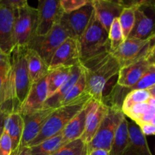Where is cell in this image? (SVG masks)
Listing matches in <instances>:
<instances>
[{"label":"cell","instance_id":"1","mask_svg":"<svg viewBox=\"0 0 155 155\" xmlns=\"http://www.w3.org/2000/svg\"><path fill=\"white\" fill-rule=\"evenodd\" d=\"M27 47L16 46L8 55L10 62L5 102L2 107L9 113L18 112L32 86L27 68Z\"/></svg>","mask_w":155,"mask_h":155},{"label":"cell","instance_id":"2","mask_svg":"<svg viewBox=\"0 0 155 155\" xmlns=\"http://www.w3.org/2000/svg\"><path fill=\"white\" fill-rule=\"evenodd\" d=\"M81 68L86 79L85 92L92 99L102 102L106 86L117 77L120 69L119 62L110 51H105L82 62Z\"/></svg>","mask_w":155,"mask_h":155},{"label":"cell","instance_id":"3","mask_svg":"<svg viewBox=\"0 0 155 155\" xmlns=\"http://www.w3.org/2000/svg\"><path fill=\"white\" fill-rule=\"evenodd\" d=\"M91 99H92V96L85 92L72 102L55 108L44 124L39 135L29 144L27 147L30 148L34 146L42 141L61 133L67 124Z\"/></svg>","mask_w":155,"mask_h":155},{"label":"cell","instance_id":"4","mask_svg":"<svg viewBox=\"0 0 155 155\" xmlns=\"http://www.w3.org/2000/svg\"><path fill=\"white\" fill-rule=\"evenodd\" d=\"M81 63L105 51H110L108 31L103 27L93 11L87 27L80 39Z\"/></svg>","mask_w":155,"mask_h":155},{"label":"cell","instance_id":"5","mask_svg":"<svg viewBox=\"0 0 155 155\" xmlns=\"http://www.w3.org/2000/svg\"><path fill=\"white\" fill-rule=\"evenodd\" d=\"M125 117L121 108L108 106V110L103 118L98 131L88 144V154L95 149H104L110 151L114 137L117 127Z\"/></svg>","mask_w":155,"mask_h":155},{"label":"cell","instance_id":"6","mask_svg":"<svg viewBox=\"0 0 155 155\" xmlns=\"http://www.w3.org/2000/svg\"><path fill=\"white\" fill-rule=\"evenodd\" d=\"M37 9L29 5L28 2L17 9L15 25V46L30 48L36 37Z\"/></svg>","mask_w":155,"mask_h":155},{"label":"cell","instance_id":"7","mask_svg":"<svg viewBox=\"0 0 155 155\" xmlns=\"http://www.w3.org/2000/svg\"><path fill=\"white\" fill-rule=\"evenodd\" d=\"M155 45V36L148 39L128 38L113 52H110L119 62L120 68L149 56Z\"/></svg>","mask_w":155,"mask_h":155},{"label":"cell","instance_id":"8","mask_svg":"<svg viewBox=\"0 0 155 155\" xmlns=\"http://www.w3.org/2000/svg\"><path fill=\"white\" fill-rule=\"evenodd\" d=\"M155 36V1H138L135 24L128 38L148 39Z\"/></svg>","mask_w":155,"mask_h":155},{"label":"cell","instance_id":"9","mask_svg":"<svg viewBox=\"0 0 155 155\" xmlns=\"http://www.w3.org/2000/svg\"><path fill=\"white\" fill-rule=\"evenodd\" d=\"M36 9L38 21L36 36L42 37L46 36L55 24L60 23L64 12L60 1L58 0H39Z\"/></svg>","mask_w":155,"mask_h":155},{"label":"cell","instance_id":"10","mask_svg":"<svg viewBox=\"0 0 155 155\" xmlns=\"http://www.w3.org/2000/svg\"><path fill=\"white\" fill-rule=\"evenodd\" d=\"M68 37L70 36L67 30L58 23L54 26L46 36L42 37L36 36L30 48L36 50L43 60L49 64L56 50Z\"/></svg>","mask_w":155,"mask_h":155},{"label":"cell","instance_id":"11","mask_svg":"<svg viewBox=\"0 0 155 155\" xmlns=\"http://www.w3.org/2000/svg\"><path fill=\"white\" fill-rule=\"evenodd\" d=\"M17 10L0 1V49L8 56L15 47V25Z\"/></svg>","mask_w":155,"mask_h":155},{"label":"cell","instance_id":"12","mask_svg":"<svg viewBox=\"0 0 155 155\" xmlns=\"http://www.w3.org/2000/svg\"><path fill=\"white\" fill-rule=\"evenodd\" d=\"M93 11L92 1H89L87 4L75 12L69 14L64 13L60 24L67 30L70 37L80 40L89 24Z\"/></svg>","mask_w":155,"mask_h":155},{"label":"cell","instance_id":"13","mask_svg":"<svg viewBox=\"0 0 155 155\" xmlns=\"http://www.w3.org/2000/svg\"><path fill=\"white\" fill-rule=\"evenodd\" d=\"M80 40L68 37L54 52L48 67L49 70L59 66L73 67L81 64Z\"/></svg>","mask_w":155,"mask_h":155},{"label":"cell","instance_id":"14","mask_svg":"<svg viewBox=\"0 0 155 155\" xmlns=\"http://www.w3.org/2000/svg\"><path fill=\"white\" fill-rule=\"evenodd\" d=\"M54 110L55 108L44 107V108L34 112V113L30 114H21L24 120V127L21 147L19 149H21L23 147L28 146L29 144L39 135L44 124H45L48 118Z\"/></svg>","mask_w":155,"mask_h":155},{"label":"cell","instance_id":"15","mask_svg":"<svg viewBox=\"0 0 155 155\" xmlns=\"http://www.w3.org/2000/svg\"><path fill=\"white\" fill-rule=\"evenodd\" d=\"M48 98L47 77L32 85L31 89L18 110L21 115L30 114L45 107Z\"/></svg>","mask_w":155,"mask_h":155},{"label":"cell","instance_id":"16","mask_svg":"<svg viewBox=\"0 0 155 155\" xmlns=\"http://www.w3.org/2000/svg\"><path fill=\"white\" fill-rule=\"evenodd\" d=\"M92 4L98 21L107 31L114 20L119 18L125 8L124 2L120 0H93Z\"/></svg>","mask_w":155,"mask_h":155},{"label":"cell","instance_id":"17","mask_svg":"<svg viewBox=\"0 0 155 155\" xmlns=\"http://www.w3.org/2000/svg\"><path fill=\"white\" fill-rule=\"evenodd\" d=\"M148 57L149 56L120 68L117 75V84L127 89L134 86L151 65L148 61Z\"/></svg>","mask_w":155,"mask_h":155},{"label":"cell","instance_id":"18","mask_svg":"<svg viewBox=\"0 0 155 155\" xmlns=\"http://www.w3.org/2000/svg\"><path fill=\"white\" fill-rule=\"evenodd\" d=\"M108 110V106L95 99L91 100V107L87 116L86 130L81 139L89 144L99 128L103 118Z\"/></svg>","mask_w":155,"mask_h":155},{"label":"cell","instance_id":"19","mask_svg":"<svg viewBox=\"0 0 155 155\" xmlns=\"http://www.w3.org/2000/svg\"><path fill=\"white\" fill-rule=\"evenodd\" d=\"M92 100V99H91ZM91 100L71 119L61 132L64 144L80 139L86 130L87 116L91 107Z\"/></svg>","mask_w":155,"mask_h":155},{"label":"cell","instance_id":"20","mask_svg":"<svg viewBox=\"0 0 155 155\" xmlns=\"http://www.w3.org/2000/svg\"><path fill=\"white\" fill-rule=\"evenodd\" d=\"M130 142L124 155H153L148 146L146 136L133 121L128 123Z\"/></svg>","mask_w":155,"mask_h":155},{"label":"cell","instance_id":"21","mask_svg":"<svg viewBox=\"0 0 155 155\" xmlns=\"http://www.w3.org/2000/svg\"><path fill=\"white\" fill-rule=\"evenodd\" d=\"M24 127V120L21 114L18 112L7 114L4 122V131L12 139V153L18 151L21 147Z\"/></svg>","mask_w":155,"mask_h":155},{"label":"cell","instance_id":"22","mask_svg":"<svg viewBox=\"0 0 155 155\" xmlns=\"http://www.w3.org/2000/svg\"><path fill=\"white\" fill-rule=\"evenodd\" d=\"M26 58L32 85L47 77L49 67L36 50L31 48H27Z\"/></svg>","mask_w":155,"mask_h":155},{"label":"cell","instance_id":"23","mask_svg":"<svg viewBox=\"0 0 155 155\" xmlns=\"http://www.w3.org/2000/svg\"><path fill=\"white\" fill-rule=\"evenodd\" d=\"M81 64L73 66L71 73L64 83L59 88L58 90L54 95H51L50 98H47L45 103V107H51V108L58 107L67 94L70 92V90L72 89L73 86L76 84L77 80H79L80 75H81Z\"/></svg>","mask_w":155,"mask_h":155},{"label":"cell","instance_id":"24","mask_svg":"<svg viewBox=\"0 0 155 155\" xmlns=\"http://www.w3.org/2000/svg\"><path fill=\"white\" fill-rule=\"evenodd\" d=\"M128 123L129 121L125 116L118 126L112 142L110 155H124L130 142Z\"/></svg>","mask_w":155,"mask_h":155},{"label":"cell","instance_id":"25","mask_svg":"<svg viewBox=\"0 0 155 155\" xmlns=\"http://www.w3.org/2000/svg\"><path fill=\"white\" fill-rule=\"evenodd\" d=\"M72 67L59 66L49 70L47 75L48 98L54 95L64 83L71 73Z\"/></svg>","mask_w":155,"mask_h":155},{"label":"cell","instance_id":"26","mask_svg":"<svg viewBox=\"0 0 155 155\" xmlns=\"http://www.w3.org/2000/svg\"><path fill=\"white\" fill-rule=\"evenodd\" d=\"M125 8L119 17L124 39H128L135 24V11L138 1H123Z\"/></svg>","mask_w":155,"mask_h":155},{"label":"cell","instance_id":"27","mask_svg":"<svg viewBox=\"0 0 155 155\" xmlns=\"http://www.w3.org/2000/svg\"><path fill=\"white\" fill-rule=\"evenodd\" d=\"M64 145L63 137L61 133L42 141L38 145L30 147V153L31 155H53Z\"/></svg>","mask_w":155,"mask_h":155},{"label":"cell","instance_id":"28","mask_svg":"<svg viewBox=\"0 0 155 155\" xmlns=\"http://www.w3.org/2000/svg\"><path fill=\"white\" fill-rule=\"evenodd\" d=\"M53 155H88V145L80 138L64 145Z\"/></svg>","mask_w":155,"mask_h":155},{"label":"cell","instance_id":"29","mask_svg":"<svg viewBox=\"0 0 155 155\" xmlns=\"http://www.w3.org/2000/svg\"><path fill=\"white\" fill-rule=\"evenodd\" d=\"M150 98H151V95L147 90L131 91L126 95L123 101L121 110L124 113L136 104L147 102Z\"/></svg>","mask_w":155,"mask_h":155},{"label":"cell","instance_id":"30","mask_svg":"<svg viewBox=\"0 0 155 155\" xmlns=\"http://www.w3.org/2000/svg\"><path fill=\"white\" fill-rule=\"evenodd\" d=\"M108 39L110 42V52H113L119 48L125 41L119 18H115L112 22L108 31Z\"/></svg>","mask_w":155,"mask_h":155},{"label":"cell","instance_id":"31","mask_svg":"<svg viewBox=\"0 0 155 155\" xmlns=\"http://www.w3.org/2000/svg\"><path fill=\"white\" fill-rule=\"evenodd\" d=\"M9 69H10V62H9L8 56H7L0 62V107L4 105L5 102Z\"/></svg>","mask_w":155,"mask_h":155},{"label":"cell","instance_id":"32","mask_svg":"<svg viewBox=\"0 0 155 155\" xmlns=\"http://www.w3.org/2000/svg\"><path fill=\"white\" fill-rule=\"evenodd\" d=\"M85 90H86V79H85V76L83 74V71H82L81 75H80L79 80H77L76 84L73 86L72 89L70 90V92L67 94V95L64 98L63 101H61L59 107L64 106L65 104H68L74 101L77 98L81 96L83 93H85L86 92Z\"/></svg>","mask_w":155,"mask_h":155},{"label":"cell","instance_id":"33","mask_svg":"<svg viewBox=\"0 0 155 155\" xmlns=\"http://www.w3.org/2000/svg\"><path fill=\"white\" fill-rule=\"evenodd\" d=\"M148 107H149V105L147 104V102L141 103V104H137L131 107L127 111L124 112V114L126 117H130L132 121L137 123L143 116L144 114L148 110Z\"/></svg>","mask_w":155,"mask_h":155},{"label":"cell","instance_id":"34","mask_svg":"<svg viewBox=\"0 0 155 155\" xmlns=\"http://www.w3.org/2000/svg\"><path fill=\"white\" fill-rule=\"evenodd\" d=\"M89 2L88 0H61L60 4L64 14L78 10Z\"/></svg>","mask_w":155,"mask_h":155},{"label":"cell","instance_id":"35","mask_svg":"<svg viewBox=\"0 0 155 155\" xmlns=\"http://www.w3.org/2000/svg\"><path fill=\"white\" fill-rule=\"evenodd\" d=\"M12 142L8 135L3 131L0 137V155H12Z\"/></svg>","mask_w":155,"mask_h":155},{"label":"cell","instance_id":"36","mask_svg":"<svg viewBox=\"0 0 155 155\" xmlns=\"http://www.w3.org/2000/svg\"><path fill=\"white\" fill-rule=\"evenodd\" d=\"M141 131L145 136H155V127L151 124H143L139 126Z\"/></svg>","mask_w":155,"mask_h":155},{"label":"cell","instance_id":"37","mask_svg":"<svg viewBox=\"0 0 155 155\" xmlns=\"http://www.w3.org/2000/svg\"><path fill=\"white\" fill-rule=\"evenodd\" d=\"M9 113L6 109L3 107H0V137L4 131V122L7 114Z\"/></svg>","mask_w":155,"mask_h":155},{"label":"cell","instance_id":"38","mask_svg":"<svg viewBox=\"0 0 155 155\" xmlns=\"http://www.w3.org/2000/svg\"><path fill=\"white\" fill-rule=\"evenodd\" d=\"M12 155H31V153L29 147H23L21 149L12 153Z\"/></svg>","mask_w":155,"mask_h":155},{"label":"cell","instance_id":"39","mask_svg":"<svg viewBox=\"0 0 155 155\" xmlns=\"http://www.w3.org/2000/svg\"><path fill=\"white\" fill-rule=\"evenodd\" d=\"M88 155H110V151L104 149H95L89 152Z\"/></svg>","mask_w":155,"mask_h":155},{"label":"cell","instance_id":"40","mask_svg":"<svg viewBox=\"0 0 155 155\" xmlns=\"http://www.w3.org/2000/svg\"><path fill=\"white\" fill-rule=\"evenodd\" d=\"M148 61L151 64L155 65V45L150 53L149 57H148Z\"/></svg>","mask_w":155,"mask_h":155},{"label":"cell","instance_id":"41","mask_svg":"<svg viewBox=\"0 0 155 155\" xmlns=\"http://www.w3.org/2000/svg\"><path fill=\"white\" fill-rule=\"evenodd\" d=\"M147 91H148V93L150 94L151 98H155V85L154 86H151V87L149 88V89H147Z\"/></svg>","mask_w":155,"mask_h":155},{"label":"cell","instance_id":"42","mask_svg":"<svg viewBox=\"0 0 155 155\" xmlns=\"http://www.w3.org/2000/svg\"><path fill=\"white\" fill-rule=\"evenodd\" d=\"M6 57H7V56H6V55H5V54H3L2 52L1 49H0V62H1L3 60V59H5V58Z\"/></svg>","mask_w":155,"mask_h":155},{"label":"cell","instance_id":"43","mask_svg":"<svg viewBox=\"0 0 155 155\" xmlns=\"http://www.w3.org/2000/svg\"><path fill=\"white\" fill-rule=\"evenodd\" d=\"M151 124H152V125H154L155 127V115L154 116V117L152 118V120H151V123H150Z\"/></svg>","mask_w":155,"mask_h":155}]
</instances>
